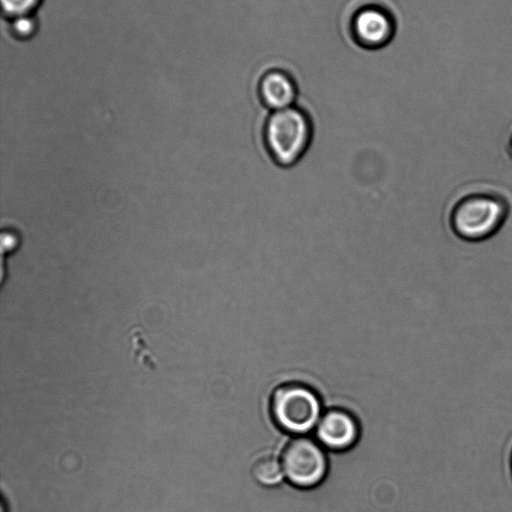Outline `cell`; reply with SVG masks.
Segmentation results:
<instances>
[{"instance_id": "1", "label": "cell", "mask_w": 512, "mask_h": 512, "mask_svg": "<svg viewBox=\"0 0 512 512\" xmlns=\"http://www.w3.org/2000/svg\"><path fill=\"white\" fill-rule=\"evenodd\" d=\"M261 137L271 160L280 167H291L303 158L311 145L312 117L298 105L272 111L264 117Z\"/></svg>"}, {"instance_id": "2", "label": "cell", "mask_w": 512, "mask_h": 512, "mask_svg": "<svg viewBox=\"0 0 512 512\" xmlns=\"http://www.w3.org/2000/svg\"><path fill=\"white\" fill-rule=\"evenodd\" d=\"M509 214L506 199L496 193L475 192L461 197L452 207L450 227L468 242L486 240L496 234Z\"/></svg>"}, {"instance_id": "3", "label": "cell", "mask_w": 512, "mask_h": 512, "mask_svg": "<svg viewBox=\"0 0 512 512\" xmlns=\"http://www.w3.org/2000/svg\"><path fill=\"white\" fill-rule=\"evenodd\" d=\"M271 410L277 425L296 435L309 432L321 417L317 395L308 387L299 384L278 388L272 397Z\"/></svg>"}, {"instance_id": "4", "label": "cell", "mask_w": 512, "mask_h": 512, "mask_svg": "<svg viewBox=\"0 0 512 512\" xmlns=\"http://www.w3.org/2000/svg\"><path fill=\"white\" fill-rule=\"evenodd\" d=\"M282 466L285 476L292 484L309 488L323 480L327 461L323 450L316 442L306 437H298L285 447Z\"/></svg>"}, {"instance_id": "5", "label": "cell", "mask_w": 512, "mask_h": 512, "mask_svg": "<svg viewBox=\"0 0 512 512\" xmlns=\"http://www.w3.org/2000/svg\"><path fill=\"white\" fill-rule=\"evenodd\" d=\"M401 17L395 18L389 10L381 6H365L355 13L352 30L363 46L381 47L391 41L396 32L397 21Z\"/></svg>"}, {"instance_id": "6", "label": "cell", "mask_w": 512, "mask_h": 512, "mask_svg": "<svg viewBox=\"0 0 512 512\" xmlns=\"http://www.w3.org/2000/svg\"><path fill=\"white\" fill-rule=\"evenodd\" d=\"M316 435L322 445L340 451L354 444L358 437V426L348 412L333 409L320 417Z\"/></svg>"}, {"instance_id": "7", "label": "cell", "mask_w": 512, "mask_h": 512, "mask_svg": "<svg viewBox=\"0 0 512 512\" xmlns=\"http://www.w3.org/2000/svg\"><path fill=\"white\" fill-rule=\"evenodd\" d=\"M259 92L263 105L271 112L294 106L298 101L296 83L281 70L266 73L260 82Z\"/></svg>"}, {"instance_id": "8", "label": "cell", "mask_w": 512, "mask_h": 512, "mask_svg": "<svg viewBox=\"0 0 512 512\" xmlns=\"http://www.w3.org/2000/svg\"><path fill=\"white\" fill-rule=\"evenodd\" d=\"M255 481L264 486H275L285 476L282 462L274 456H263L257 459L251 468Z\"/></svg>"}, {"instance_id": "9", "label": "cell", "mask_w": 512, "mask_h": 512, "mask_svg": "<svg viewBox=\"0 0 512 512\" xmlns=\"http://www.w3.org/2000/svg\"><path fill=\"white\" fill-rule=\"evenodd\" d=\"M131 337L133 338L134 356H136V359L141 362V364L149 368H154L156 362L148 351V345L141 330L138 328L133 329Z\"/></svg>"}, {"instance_id": "10", "label": "cell", "mask_w": 512, "mask_h": 512, "mask_svg": "<svg viewBox=\"0 0 512 512\" xmlns=\"http://www.w3.org/2000/svg\"><path fill=\"white\" fill-rule=\"evenodd\" d=\"M40 0H1L2 10L9 17L29 14Z\"/></svg>"}, {"instance_id": "11", "label": "cell", "mask_w": 512, "mask_h": 512, "mask_svg": "<svg viewBox=\"0 0 512 512\" xmlns=\"http://www.w3.org/2000/svg\"><path fill=\"white\" fill-rule=\"evenodd\" d=\"M36 29V22L33 17L29 14L20 15L13 18L12 30L13 32L22 38H26L34 33Z\"/></svg>"}, {"instance_id": "12", "label": "cell", "mask_w": 512, "mask_h": 512, "mask_svg": "<svg viewBox=\"0 0 512 512\" xmlns=\"http://www.w3.org/2000/svg\"><path fill=\"white\" fill-rule=\"evenodd\" d=\"M506 471L508 474V477L512 483V437L508 442L507 448H506Z\"/></svg>"}, {"instance_id": "13", "label": "cell", "mask_w": 512, "mask_h": 512, "mask_svg": "<svg viewBox=\"0 0 512 512\" xmlns=\"http://www.w3.org/2000/svg\"><path fill=\"white\" fill-rule=\"evenodd\" d=\"M507 150H508L509 155L512 157V130L510 132V135H509V138L507 141Z\"/></svg>"}]
</instances>
